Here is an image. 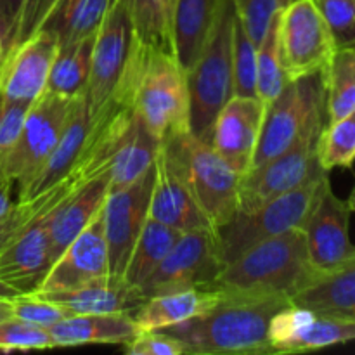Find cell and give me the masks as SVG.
I'll return each mask as SVG.
<instances>
[{
	"label": "cell",
	"mask_w": 355,
	"mask_h": 355,
	"mask_svg": "<svg viewBox=\"0 0 355 355\" xmlns=\"http://www.w3.org/2000/svg\"><path fill=\"white\" fill-rule=\"evenodd\" d=\"M288 305L291 300L283 295L222 290L220 300L203 315L162 331L179 340L184 355L270 354V321Z\"/></svg>",
	"instance_id": "cell-1"
},
{
	"label": "cell",
	"mask_w": 355,
	"mask_h": 355,
	"mask_svg": "<svg viewBox=\"0 0 355 355\" xmlns=\"http://www.w3.org/2000/svg\"><path fill=\"white\" fill-rule=\"evenodd\" d=\"M113 96L127 101L159 142L191 130L186 71L172 51L144 45L134 37Z\"/></svg>",
	"instance_id": "cell-2"
},
{
	"label": "cell",
	"mask_w": 355,
	"mask_h": 355,
	"mask_svg": "<svg viewBox=\"0 0 355 355\" xmlns=\"http://www.w3.org/2000/svg\"><path fill=\"white\" fill-rule=\"evenodd\" d=\"M319 270L312 266L304 229L263 239L225 263L215 288L238 293L283 295L291 300Z\"/></svg>",
	"instance_id": "cell-3"
},
{
	"label": "cell",
	"mask_w": 355,
	"mask_h": 355,
	"mask_svg": "<svg viewBox=\"0 0 355 355\" xmlns=\"http://www.w3.org/2000/svg\"><path fill=\"white\" fill-rule=\"evenodd\" d=\"M236 10L232 0H220L207 42L186 71L189 90V128L207 141L215 116L234 96L232 49Z\"/></svg>",
	"instance_id": "cell-4"
},
{
	"label": "cell",
	"mask_w": 355,
	"mask_h": 355,
	"mask_svg": "<svg viewBox=\"0 0 355 355\" xmlns=\"http://www.w3.org/2000/svg\"><path fill=\"white\" fill-rule=\"evenodd\" d=\"M162 149L208 222L217 231L224 227L238 211L243 177L191 130L163 141Z\"/></svg>",
	"instance_id": "cell-5"
},
{
	"label": "cell",
	"mask_w": 355,
	"mask_h": 355,
	"mask_svg": "<svg viewBox=\"0 0 355 355\" xmlns=\"http://www.w3.org/2000/svg\"><path fill=\"white\" fill-rule=\"evenodd\" d=\"M328 173L321 172L297 189L272 198L255 210L238 211L217 231L225 263L259 241L293 229H304L322 187L329 180Z\"/></svg>",
	"instance_id": "cell-6"
},
{
	"label": "cell",
	"mask_w": 355,
	"mask_h": 355,
	"mask_svg": "<svg viewBox=\"0 0 355 355\" xmlns=\"http://www.w3.org/2000/svg\"><path fill=\"white\" fill-rule=\"evenodd\" d=\"M75 99L45 90L28 107L16 142L2 159L3 168L17 187V200L26 193L51 153L54 151L68 123Z\"/></svg>",
	"instance_id": "cell-7"
},
{
	"label": "cell",
	"mask_w": 355,
	"mask_h": 355,
	"mask_svg": "<svg viewBox=\"0 0 355 355\" xmlns=\"http://www.w3.org/2000/svg\"><path fill=\"white\" fill-rule=\"evenodd\" d=\"M319 121H326L322 73L290 80L267 107L252 168L286 151Z\"/></svg>",
	"instance_id": "cell-8"
},
{
	"label": "cell",
	"mask_w": 355,
	"mask_h": 355,
	"mask_svg": "<svg viewBox=\"0 0 355 355\" xmlns=\"http://www.w3.org/2000/svg\"><path fill=\"white\" fill-rule=\"evenodd\" d=\"M225 267L217 229L184 232L158 269L141 284L146 298L193 288H215Z\"/></svg>",
	"instance_id": "cell-9"
},
{
	"label": "cell",
	"mask_w": 355,
	"mask_h": 355,
	"mask_svg": "<svg viewBox=\"0 0 355 355\" xmlns=\"http://www.w3.org/2000/svg\"><path fill=\"white\" fill-rule=\"evenodd\" d=\"M277 33L288 82L322 73L338 49L328 21L312 0H293L283 7Z\"/></svg>",
	"instance_id": "cell-10"
},
{
	"label": "cell",
	"mask_w": 355,
	"mask_h": 355,
	"mask_svg": "<svg viewBox=\"0 0 355 355\" xmlns=\"http://www.w3.org/2000/svg\"><path fill=\"white\" fill-rule=\"evenodd\" d=\"M324 125L326 121L315 123L286 151L250 170L239 184L238 211L255 210L266 201L290 193L326 172L318 162V139Z\"/></svg>",
	"instance_id": "cell-11"
},
{
	"label": "cell",
	"mask_w": 355,
	"mask_h": 355,
	"mask_svg": "<svg viewBox=\"0 0 355 355\" xmlns=\"http://www.w3.org/2000/svg\"><path fill=\"white\" fill-rule=\"evenodd\" d=\"M132 44L134 31L127 12L120 0H111L94 38L92 66L85 90L90 114L99 111L113 97L130 58Z\"/></svg>",
	"instance_id": "cell-12"
},
{
	"label": "cell",
	"mask_w": 355,
	"mask_h": 355,
	"mask_svg": "<svg viewBox=\"0 0 355 355\" xmlns=\"http://www.w3.org/2000/svg\"><path fill=\"white\" fill-rule=\"evenodd\" d=\"M155 166L130 186L110 191L103 207V225L110 259V274L123 277L128 257L149 217Z\"/></svg>",
	"instance_id": "cell-13"
},
{
	"label": "cell",
	"mask_w": 355,
	"mask_h": 355,
	"mask_svg": "<svg viewBox=\"0 0 355 355\" xmlns=\"http://www.w3.org/2000/svg\"><path fill=\"white\" fill-rule=\"evenodd\" d=\"M355 340V319L315 314L298 305L277 312L269 326L270 354H300Z\"/></svg>",
	"instance_id": "cell-14"
},
{
	"label": "cell",
	"mask_w": 355,
	"mask_h": 355,
	"mask_svg": "<svg viewBox=\"0 0 355 355\" xmlns=\"http://www.w3.org/2000/svg\"><path fill=\"white\" fill-rule=\"evenodd\" d=\"M266 107L257 97L232 96L215 116L207 142L245 177L252 170Z\"/></svg>",
	"instance_id": "cell-15"
},
{
	"label": "cell",
	"mask_w": 355,
	"mask_h": 355,
	"mask_svg": "<svg viewBox=\"0 0 355 355\" xmlns=\"http://www.w3.org/2000/svg\"><path fill=\"white\" fill-rule=\"evenodd\" d=\"M58 51V35L47 28L10 49L0 68V97L12 103L33 104L47 89Z\"/></svg>",
	"instance_id": "cell-16"
},
{
	"label": "cell",
	"mask_w": 355,
	"mask_h": 355,
	"mask_svg": "<svg viewBox=\"0 0 355 355\" xmlns=\"http://www.w3.org/2000/svg\"><path fill=\"white\" fill-rule=\"evenodd\" d=\"M59 201H54L42 211H38L0 250V281L9 284L19 293H31L37 290L44 281L47 270L51 269L49 215Z\"/></svg>",
	"instance_id": "cell-17"
},
{
	"label": "cell",
	"mask_w": 355,
	"mask_h": 355,
	"mask_svg": "<svg viewBox=\"0 0 355 355\" xmlns=\"http://www.w3.org/2000/svg\"><path fill=\"white\" fill-rule=\"evenodd\" d=\"M350 214L347 201L333 193L328 180L304 225L309 257L318 270L333 269L355 253L349 232Z\"/></svg>",
	"instance_id": "cell-18"
},
{
	"label": "cell",
	"mask_w": 355,
	"mask_h": 355,
	"mask_svg": "<svg viewBox=\"0 0 355 355\" xmlns=\"http://www.w3.org/2000/svg\"><path fill=\"white\" fill-rule=\"evenodd\" d=\"M104 276H110V259L101 210L54 260L35 291L69 290Z\"/></svg>",
	"instance_id": "cell-19"
},
{
	"label": "cell",
	"mask_w": 355,
	"mask_h": 355,
	"mask_svg": "<svg viewBox=\"0 0 355 355\" xmlns=\"http://www.w3.org/2000/svg\"><path fill=\"white\" fill-rule=\"evenodd\" d=\"M149 217L180 232L214 227L179 173L175 172L168 156L162 149V144L155 162V182H153L151 201H149Z\"/></svg>",
	"instance_id": "cell-20"
},
{
	"label": "cell",
	"mask_w": 355,
	"mask_h": 355,
	"mask_svg": "<svg viewBox=\"0 0 355 355\" xmlns=\"http://www.w3.org/2000/svg\"><path fill=\"white\" fill-rule=\"evenodd\" d=\"M33 293L61 307L68 315L134 312L146 300L141 288L132 286L123 277H113L111 274L69 290Z\"/></svg>",
	"instance_id": "cell-21"
},
{
	"label": "cell",
	"mask_w": 355,
	"mask_h": 355,
	"mask_svg": "<svg viewBox=\"0 0 355 355\" xmlns=\"http://www.w3.org/2000/svg\"><path fill=\"white\" fill-rule=\"evenodd\" d=\"M107 193H110L107 180L103 177H96L76 186L52 208L49 215V243H51L52 263L103 210Z\"/></svg>",
	"instance_id": "cell-22"
},
{
	"label": "cell",
	"mask_w": 355,
	"mask_h": 355,
	"mask_svg": "<svg viewBox=\"0 0 355 355\" xmlns=\"http://www.w3.org/2000/svg\"><path fill=\"white\" fill-rule=\"evenodd\" d=\"M291 304L315 314L355 319V253L333 269L319 270L291 297Z\"/></svg>",
	"instance_id": "cell-23"
},
{
	"label": "cell",
	"mask_w": 355,
	"mask_h": 355,
	"mask_svg": "<svg viewBox=\"0 0 355 355\" xmlns=\"http://www.w3.org/2000/svg\"><path fill=\"white\" fill-rule=\"evenodd\" d=\"M90 125V113L89 104H87L85 94L76 97L73 103L71 113H69L68 123H66L64 130H62L61 137H59L58 144H55L54 151L47 158L45 165L35 177L33 182L26 189V193L19 198L17 201L31 200L35 196H40L42 193L49 191L64 180L66 177L71 173L75 168L76 162H78L80 155H82L83 144H85V137L89 134Z\"/></svg>",
	"instance_id": "cell-24"
},
{
	"label": "cell",
	"mask_w": 355,
	"mask_h": 355,
	"mask_svg": "<svg viewBox=\"0 0 355 355\" xmlns=\"http://www.w3.org/2000/svg\"><path fill=\"white\" fill-rule=\"evenodd\" d=\"M222 297L218 288H193L149 297L132 312L141 331H162L170 326L203 315Z\"/></svg>",
	"instance_id": "cell-25"
},
{
	"label": "cell",
	"mask_w": 355,
	"mask_h": 355,
	"mask_svg": "<svg viewBox=\"0 0 355 355\" xmlns=\"http://www.w3.org/2000/svg\"><path fill=\"white\" fill-rule=\"evenodd\" d=\"M139 331L132 312L71 314L49 328L55 347L116 345L127 343Z\"/></svg>",
	"instance_id": "cell-26"
},
{
	"label": "cell",
	"mask_w": 355,
	"mask_h": 355,
	"mask_svg": "<svg viewBox=\"0 0 355 355\" xmlns=\"http://www.w3.org/2000/svg\"><path fill=\"white\" fill-rule=\"evenodd\" d=\"M220 0H177L172 14V45L184 71L194 64L207 42Z\"/></svg>",
	"instance_id": "cell-27"
},
{
	"label": "cell",
	"mask_w": 355,
	"mask_h": 355,
	"mask_svg": "<svg viewBox=\"0 0 355 355\" xmlns=\"http://www.w3.org/2000/svg\"><path fill=\"white\" fill-rule=\"evenodd\" d=\"M182 234L184 232L148 217L128 257L123 279L132 286L141 288V284L158 269L159 263Z\"/></svg>",
	"instance_id": "cell-28"
},
{
	"label": "cell",
	"mask_w": 355,
	"mask_h": 355,
	"mask_svg": "<svg viewBox=\"0 0 355 355\" xmlns=\"http://www.w3.org/2000/svg\"><path fill=\"white\" fill-rule=\"evenodd\" d=\"M96 35L59 45V51L49 73V92L75 99L85 94L92 66V49Z\"/></svg>",
	"instance_id": "cell-29"
},
{
	"label": "cell",
	"mask_w": 355,
	"mask_h": 355,
	"mask_svg": "<svg viewBox=\"0 0 355 355\" xmlns=\"http://www.w3.org/2000/svg\"><path fill=\"white\" fill-rule=\"evenodd\" d=\"M326 121L355 111V47H338L322 69Z\"/></svg>",
	"instance_id": "cell-30"
},
{
	"label": "cell",
	"mask_w": 355,
	"mask_h": 355,
	"mask_svg": "<svg viewBox=\"0 0 355 355\" xmlns=\"http://www.w3.org/2000/svg\"><path fill=\"white\" fill-rule=\"evenodd\" d=\"M111 0H62L44 28L54 31L59 45L96 35Z\"/></svg>",
	"instance_id": "cell-31"
},
{
	"label": "cell",
	"mask_w": 355,
	"mask_h": 355,
	"mask_svg": "<svg viewBox=\"0 0 355 355\" xmlns=\"http://www.w3.org/2000/svg\"><path fill=\"white\" fill-rule=\"evenodd\" d=\"M135 40L173 52L172 21L166 0H120Z\"/></svg>",
	"instance_id": "cell-32"
},
{
	"label": "cell",
	"mask_w": 355,
	"mask_h": 355,
	"mask_svg": "<svg viewBox=\"0 0 355 355\" xmlns=\"http://www.w3.org/2000/svg\"><path fill=\"white\" fill-rule=\"evenodd\" d=\"M277 21H279V12L270 23L266 37L257 45L255 97L263 104L266 110L279 97V94L283 92L288 83L283 69V61H281Z\"/></svg>",
	"instance_id": "cell-33"
},
{
	"label": "cell",
	"mask_w": 355,
	"mask_h": 355,
	"mask_svg": "<svg viewBox=\"0 0 355 355\" xmlns=\"http://www.w3.org/2000/svg\"><path fill=\"white\" fill-rule=\"evenodd\" d=\"M318 162L326 172L354 165L355 111L336 121H326L318 139Z\"/></svg>",
	"instance_id": "cell-34"
},
{
	"label": "cell",
	"mask_w": 355,
	"mask_h": 355,
	"mask_svg": "<svg viewBox=\"0 0 355 355\" xmlns=\"http://www.w3.org/2000/svg\"><path fill=\"white\" fill-rule=\"evenodd\" d=\"M76 186H80L78 182L71 179V177H66L64 180H61L59 184H55L54 187H51L49 191L42 193L40 196H35L31 200L24 201H16L14 207L9 211H6L3 215H0V250L38 214V211L44 210L45 207H49L54 201H59L61 198H64L69 191L75 189Z\"/></svg>",
	"instance_id": "cell-35"
},
{
	"label": "cell",
	"mask_w": 355,
	"mask_h": 355,
	"mask_svg": "<svg viewBox=\"0 0 355 355\" xmlns=\"http://www.w3.org/2000/svg\"><path fill=\"white\" fill-rule=\"evenodd\" d=\"M232 80L234 96L255 97L257 44L248 37L236 16L234 49H232Z\"/></svg>",
	"instance_id": "cell-36"
},
{
	"label": "cell",
	"mask_w": 355,
	"mask_h": 355,
	"mask_svg": "<svg viewBox=\"0 0 355 355\" xmlns=\"http://www.w3.org/2000/svg\"><path fill=\"white\" fill-rule=\"evenodd\" d=\"M55 349L49 329L10 318L0 321V352H28V350Z\"/></svg>",
	"instance_id": "cell-37"
},
{
	"label": "cell",
	"mask_w": 355,
	"mask_h": 355,
	"mask_svg": "<svg viewBox=\"0 0 355 355\" xmlns=\"http://www.w3.org/2000/svg\"><path fill=\"white\" fill-rule=\"evenodd\" d=\"M232 3L241 26L259 45L281 10L279 0H232Z\"/></svg>",
	"instance_id": "cell-38"
},
{
	"label": "cell",
	"mask_w": 355,
	"mask_h": 355,
	"mask_svg": "<svg viewBox=\"0 0 355 355\" xmlns=\"http://www.w3.org/2000/svg\"><path fill=\"white\" fill-rule=\"evenodd\" d=\"M10 312L14 318L21 319V321L45 329L68 315L61 307L35 293H19L10 298Z\"/></svg>",
	"instance_id": "cell-39"
},
{
	"label": "cell",
	"mask_w": 355,
	"mask_h": 355,
	"mask_svg": "<svg viewBox=\"0 0 355 355\" xmlns=\"http://www.w3.org/2000/svg\"><path fill=\"white\" fill-rule=\"evenodd\" d=\"M328 21L338 47H355V0H312Z\"/></svg>",
	"instance_id": "cell-40"
},
{
	"label": "cell",
	"mask_w": 355,
	"mask_h": 355,
	"mask_svg": "<svg viewBox=\"0 0 355 355\" xmlns=\"http://www.w3.org/2000/svg\"><path fill=\"white\" fill-rule=\"evenodd\" d=\"M123 352L128 355H184V349L177 338L165 331H139L127 343Z\"/></svg>",
	"instance_id": "cell-41"
},
{
	"label": "cell",
	"mask_w": 355,
	"mask_h": 355,
	"mask_svg": "<svg viewBox=\"0 0 355 355\" xmlns=\"http://www.w3.org/2000/svg\"><path fill=\"white\" fill-rule=\"evenodd\" d=\"M61 2L62 0H26L23 12H21L19 26H17V33L16 38H14L12 47H16L21 42L30 38L38 30H42Z\"/></svg>",
	"instance_id": "cell-42"
},
{
	"label": "cell",
	"mask_w": 355,
	"mask_h": 355,
	"mask_svg": "<svg viewBox=\"0 0 355 355\" xmlns=\"http://www.w3.org/2000/svg\"><path fill=\"white\" fill-rule=\"evenodd\" d=\"M31 104L12 103L0 97V162L16 142L26 111Z\"/></svg>",
	"instance_id": "cell-43"
},
{
	"label": "cell",
	"mask_w": 355,
	"mask_h": 355,
	"mask_svg": "<svg viewBox=\"0 0 355 355\" xmlns=\"http://www.w3.org/2000/svg\"><path fill=\"white\" fill-rule=\"evenodd\" d=\"M24 2L26 0H0V42H2L3 58L9 54L14 45Z\"/></svg>",
	"instance_id": "cell-44"
},
{
	"label": "cell",
	"mask_w": 355,
	"mask_h": 355,
	"mask_svg": "<svg viewBox=\"0 0 355 355\" xmlns=\"http://www.w3.org/2000/svg\"><path fill=\"white\" fill-rule=\"evenodd\" d=\"M16 187L14 180L10 179L9 173L3 168V163L0 162V215L9 211L14 207L12 201V191Z\"/></svg>",
	"instance_id": "cell-45"
},
{
	"label": "cell",
	"mask_w": 355,
	"mask_h": 355,
	"mask_svg": "<svg viewBox=\"0 0 355 355\" xmlns=\"http://www.w3.org/2000/svg\"><path fill=\"white\" fill-rule=\"evenodd\" d=\"M12 315L10 312V298H0V321Z\"/></svg>",
	"instance_id": "cell-46"
},
{
	"label": "cell",
	"mask_w": 355,
	"mask_h": 355,
	"mask_svg": "<svg viewBox=\"0 0 355 355\" xmlns=\"http://www.w3.org/2000/svg\"><path fill=\"white\" fill-rule=\"evenodd\" d=\"M16 295H19V291H16L14 288H10L9 284L0 281V298H14Z\"/></svg>",
	"instance_id": "cell-47"
},
{
	"label": "cell",
	"mask_w": 355,
	"mask_h": 355,
	"mask_svg": "<svg viewBox=\"0 0 355 355\" xmlns=\"http://www.w3.org/2000/svg\"><path fill=\"white\" fill-rule=\"evenodd\" d=\"M347 205H349V208H350V211H355V186H354V189H352V193H350V196H349V200H347Z\"/></svg>",
	"instance_id": "cell-48"
},
{
	"label": "cell",
	"mask_w": 355,
	"mask_h": 355,
	"mask_svg": "<svg viewBox=\"0 0 355 355\" xmlns=\"http://www.w3.org/2000/svg\"><path fill=\"white\" fill-rule=\"evenodd\" d=\"M168 2V10H170V21H172V14H173V7H175L177 0H166Z\"/></svg>",
	"instance_id": "cell-49"
},
{
	"label": "cell",
	"mask_w": 355,
	"mask_h": 355,
	"mask_svg": "<svg viewBox=\"0 0 355 355\" xmlns=\"http://www.w3.org/2000/svg\"><path fill=\"white\" fill-rule=\"evenodd\" d=\"M290 2H293V0H279V6H281V9H283V7H286L288 3Z\"/></svg>",
	"instance_id": "cell-50"
},
{
	"label": "cell",
	"mask_w": 355,
	"mask_h": 355,
	"mask_svg": "<svg viewBox=\"0 0 355 355\" xmlns=\"http://www.w3.org/2000/svg\"><path fill=\"white\" fill-rule=\"evenodd\" d=\"M2 62H3V51H2V42H0V68H2Z\"/></svg>",
	"instance_id": "cell-51"
}]
</instances>
